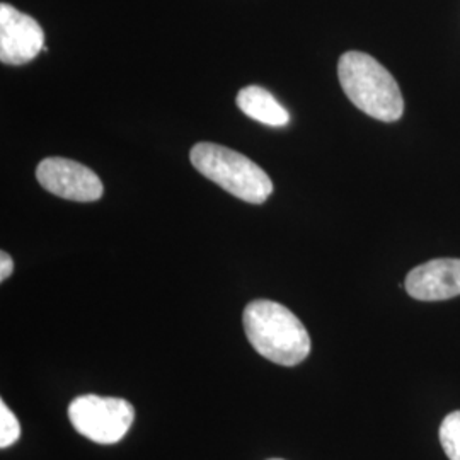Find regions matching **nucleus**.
Masks as SVG:
<instances>
[{
    "mask_svg": "<svg viewBox=\"0 0 460 460\" xmlns=\"http://www.w3.org/2000/svg\"><path fill=\"white\" fill-rule=\"evenodd\" d=\"M237 106L244 115L268 125V127H287L290 121L288 111L279 104L275 96L258 85H249L239 91Z\"/></svg>",
    "mask_w": 460,
    "mask_h": 460,
    "instance_id": "8",
    "label": "nucleus"
},
{
    "mask_svg": "<svg viewBox=\"0 0 460 460\" xmlns=\"http://www.w3.org/2000/svg\"><path fill=\"white\" fill-rule=\"evenodd\" d=\"M45 49V33L38 21L9 4H0V60L24 66Z\"/></svg>",
    "mask_w": 460,
    "mask_h": 460,
    "instance_id": "6",
    "label": "nucleus"
},
{
    "mask_svg": "<svg viewBox=\"0 0 460 460\" xmlns=\"http://www.w3.org/2000/svg\"><path fill=\"white\" fill-rule=\"evenodd\" d=\"M190 159L199 174L243 201L261 205L273 193L266 171L232 148L199 142L191 148Z\"/></svg>",
    "mask_w": 460,
    "mask_h": 460,
    "instance_id": "3",
    "label": "nucleus"
},
{
    "mask_svg": "<svg viewBox=\"0 0 460 460\" xmlns=\"http://www.w3.org/2000/svg\"><path fill=\"white\" fill-rule=\"evenodd\" d=\"M243 324L251 346L270 362L296 367L311 353V336L302 321L273 300L247 304Z\"/></svg>",
    "mask_w": 460,
    "mask_h": 460,
    "instance_id": "1",
    "label": "nucleus"
},
{
    "mask_svg": "<svg viewBox=\"0 0 460 460\" xmlns=\"http://www.w3.org/2000/svg\"><path fill=\"white\" fill-rule=\"evenodd\" d=\"M72 427L91 442L118 444L132 428L135 410L119 397L87 394L75 397L68 406Z\"/></svg>",
    "mask_w": 460,
    "mask_h": 460,
    "instance_id": "4",
    "label": "nucleus"
},
{
    "mask_svg": "<svg viewBox=\"0 0 460 460\" xmlns=\"http://www.w3.org/2000/svg\"><path fill=\"white\" fill-rule=\"evenodd\" d=\"M270 460H283V459H270Z\"/></svg>",
    "mask_w": 460,
    "mask_h": 460,
    "instance_id": "12",
    "label": "nucleus"
},
{
    "mask_svg": "<svg viewBox=\"0 0 460 460\" xmlns=\"http://www.w3.org/2000/svg\"><path fill=\"white\" fill-rule=\"evenodd\" d=\"M14 271V261L7 252L0 254V281H5Z\"/></svg>",
    "mask_w": 460,
    "mask_h": 460,
    "instance_id": "11",
    "label": "nucleus"
},
{
    "mask_svg": "<svg viewBox=\"0 0 460 460\" xmlns=\"http://www.w3.org/2000/svg\"><path fill=\"white\" fill-rule=\"evenodd\" d=\"M338 77L348 99L378 121H397L404 99L393 74L362 51H348L338 64Z\"/></svg>",
    "mask_w": 460,
    "mask_h": 460,
    "instance_id": "2",
    "label": "nucleus"
},
{
    "mask_svg": "<svg viewBox=\"0 0 460 460\" xmlns=\"http://www.w3.org/2000/svg\"><path fill=\"white\" fill-rule=\"evenodd\" d=\"M40 184L57 197L72 201H96L102 197L104 186L98 174L66 157H49L36 167Z\"/></svg>",
    "mask_w": 460,
    "mask_h": 460,
    "instance_id": "5",
    "label": "nucleus"
},
{
    "mask_svg": "<svg viewBox=\"0 0 460 460\" xmlns=\"http://www.w3.org/2000/svg\"><path fill=\"white\" fill-rule=\"evenodd\" d=\"M438 435L447 457L450 460H460V411L450 412L448 416H445Z\"/></svg>",
    "mask_w": 460,
    "mask_h": 460,
    "instance_id": "9",
    "label": "nucleus"
},
{
    "mask_svg": "<svg viewBox=\"0 0 460 460\" xmlns=\"http://www.w3.org/2000/svg\"><path fill=\"white\" fill-rule=\"evenodd\" d=\"M21 437V425L16 414L11 411L4 401H0V448L16 444Z\"/></svg>",
    "mask_w": 460,
    "mask_h": 460,
    "instance_id": "10",
    "label": "nucleus"
},
{
    "mask_svg": "<svg viewBox=\"0 0 460 460\" xmlns=\"http://www.w3.org/2000/svg\"><path fill=\"white\" fill-rule=\"evenodd\" d=\"M406 292L421 302H438L460 296V260H431L412 268L404 281Z\"/></svg>",
    "mask_w": 460,
    "mask_h": 460,
    "instance_id": "7",
    "label": "nucleus"
}]
</instances>
